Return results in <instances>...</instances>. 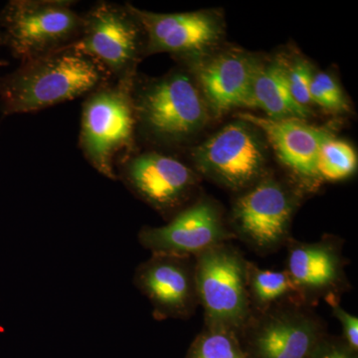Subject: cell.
I'll return each instance as SVG.
<instances>
[{"mask_svg": "<svg viewBox=\"0 0 358 358\" xmlns=\"http://www.w3.org/2000/svg\"><path fill=\"white\" fill-rule=\"evenodd\" d=\"M107 70L76 45L21 62L0 78L4 115L38 112L75 100L112 82Z\"/></svg>", "mask_w": 358, "mask_h": 358, "instance_id": "cell-1", "label": "cell"}, {"mask_svg": "<svg viewBox=\"0 0 358 358\" xmlns=\"http://www.w3.org/2000/svg\"><path fill=\"white\" fill-rule=\"evenodd\" d=\"M131 96L136 134L157 147L186 145L213 117L199 84L185 66L157 78L136 74Z\"/></svg>", "mask_w": 358, "mask_h": 358, "instance_id": "cell-2", "label": "cell"}, {"mask_svg": "<svg viewBox=\"0 0 358 358\" xmlns=\"http://www.w3.org/2000/svg\"><path fill=\"white\" fill-rule=\"evenodd\" d=\"M305 196L288 178L268 171L233 200L227 222L234 239L258 255L279 251L292 238V223Z\"/></svg>", "mask_w": 358, "mask_h": 358, "instance_id": "cell-3", "label": "cell"}, {"mask_svg": "<svg viewBox=\"0 0 358 358\" xmlns=\"http://www.w3.org/2000/svg\"><path fill=\"white\" fill-rule=\"evenodd\" d=\"M133 83L112 81L85 96L79 148L90 166L117 180V164L136 150Z\"/></svg>", "mask_w": 358, "mask_h": 358, "instance_id": "cell-4", "label": "cell"}, {"mask_svg": "<svg viewBox=\"0 0 358 358\" xmlns=\"http://www.w3.org/2000/svg\"><path fill=\"white\" fill-rule=\"evenodd\" d=\"M67 0H11L0 11L4 46L20 62L76 43L83 14Z\"/></svg>", "mask_w": 358, "mask_h": 358, "instance_id": "cell-5", "label": "cell"}, {"mask_svg": "<svg viewBox=\"0 0 358 358\" xmlns=\"http://www.w3.org/2000/svg\"><path fill=\"white\" fill-rule=\"evenodd\" d=\"M247 265L231 242L216 245L194 258L195 282L205 326L223 327L239 334L252 310L247 293Z\"/></svg>", "mask_w": 358, "mask_h": 358, "instance_id": "cell-6", "label": "cell"}, {"mask_svg": "<svg viewBox=\"0 0 358 358\" xmlns=\"http://www.w3.org/2000/svg\"><path fill=\"white\" fill-rule=\"evenodd\" d=\"M75 45L119 83H133L138 62L145 57V31L129 3L94 4L83 14V30Z\"/></svg>", "mask_w": 358, "mask_h": 358, "instance_id": "cell-7", "label": "cell"}, {"mask_svg": "<svg viewBox=\"0 0 358 358\" xmlns=\"http://www.w3.org/2000/svg\"><path fill=\"white\" fill-rule=\"evenodd\" d=\"M267 145L255 126L237 117L193 148L192 167L237 194L268 173Z\"/></svg>", "mask_w": 358, "mask_h": 358, "instance_id": "cell-8", "label": "cell"}, {"mask_svg": "<svg viewBox=\"0 0 358 358\" xmlns=\"http://www.w3.org/2000/svg\"><path fill=\"white\" fill-rule=\"evenodd\" d=\"M327 334L313 308L289 301L252 313L238 338L247 358H310Z\"/></svg>", "mask_w": 358, "mask_h": 358, "instance_id": "cell-9", "label": "cell"}, {"mask_svg": "<svg viewBox=\"0 0 358 358\" xmlns=\"http://www.w3.org/2000/svg\"><path fill=\"white\" fill-rule=\"evenodd\" d=\"M117 180L169 220L199 196L200 176L192 166L159 150L127 155L117 164Z\"/></svg>", "mask_w": 358, "mask_h": 358, "instance_id": "cell-10", "label": "cell"}, {"mask_svg": "<svg viewBox=\"0 0 358 358\" xmlns=\"http://www.w3.org/2000/svg\"><path fill=\"white\" fill-rule=\"evenodd\" d=\"M133 9L145 31V56L169 53L185 64L215 51L225 35L218 10L155 13Z\"/></svg>", "mask_w": 358, "mask_h": 358, "instance_id": "cell-11", "label": "cell"}, {"mask_svg": "<svg viewBox=\"0 0 358 358\" xmlns=\"http://www.w3.org/2000/svg\"><path fill=\"white\" fill-rule=\"evenodd\" d=\"M138 239L152 254L195 258L216 245L232 242L234 236L221 205L208 195L199 194L164 225L141 228Z\"/></svg>", "mask_w": 358, "mask_h": 358, "instance_id": "cell-12", "label": "cell"}, {"mask_svg": "<svg viewBox=\"0 0 358 358\" xmlns=\"http://www.w3.org/2000/svg\"><path fill=\"white\" fill-rule=\"evenodd\" d=\"M286 247L285 271L301 303L315 308L322 300H341L352 288L341 238L324 235L317 242H301L291 238Z\"/></svg>", "mask_w": 358, "mask_h": 358, "instance_id": "cell-13", "label": "cell"}, {"mask_svg": "<svg viewBox=\"0 0 358 358\" xmlns=\"http://www.w3.org/2000/svg\"><path fill=\"white\" fill-rule=\"evenodd\" d=\"M236 117L262 133L289 180L307 195L319 189L322 182L317 173V157L322 143L334 136L331 129L303 120H272L250 113H238Z\"/></svg>", "mask_w": 358, "mask_h": 358, "instance_id": "cell-14", "label": "cell"}, {"mask_svg": "<svg viewBox=\"0 0 358 358\" xmlns=\"http://www.w3.org/2000/svg\"><path fill=\"white\" fill-rule=\"evenodd\" d=\"M133 282L157 320H189L199 306L192 257L152 253L136 267Z\"/></svg>", "mask_w": 358, "mask_h": 358, "instance_id": "cell-15", "label": "cell"}, {"mask_svg": "<svg viewBox=\"0 0 358 358\" xmlns=\"http://www.w3.org/2000/svg\"><path fill=\"white\" fill-rule=\"evenodd\" d=\"M259 58L238 48H221L204 57L185 63L192 72L212 117L231 110L252 109V85Z\"/></svg>", "mask_w": 358, "mask_h": 358, "instance_id": "cell-16", "label": "cell"}, {"mask_svg": "<svg viewBox=\"0 0 358 358\" xmlns=\"http://www.w3.org/2000/svg\"><path fill=\"white\" fill-rule=\"evenodd\" d=\"M252 109L262 110L268 119L307 121L312 110L296 103L289 92L284 55L260 60L252 85Z\"/></svg>", "mask_w": 358, "mask_h": 358, "instance_id": "cell-17", "label": "cell"}, {"mask_svg": "<svg viewBox=\"0 0 358 358\" xmlns=\"http://www.w3.org/2000/svg\"><path fill=\"white\" fill-rule=\"evenodd\" d=\"M247 293L252 313L266 312L285 301H300L286 271L263 270L251 261L247 265Z\"/></svg>", "mask_w": 358, "mask_h": 358, "instance_id": "cell-18", "label": "cell"}, {"mask_svg": "<svg viewBox=\"0 0 358 358\" xmlns=\"http://www.w3.org/2000/svg\"><path fill=\"white\" fill-rule=\"evenodd\" d=\"M357 154L348 141L329 136L320 147L317 173L322 182L348 180L357 173Z\"/></svg>", "mask_w": 358, "mask_h": 358, "instance_id": "cell-19", "label": "cell"}, {"mask_svg": "<svg viewBox=\"0 0 358 358\" xmlns=\"http://www.w3.org/2000/svg\"><path fill=\"white\" fill-rule=\"evenodd\" d=\"M185 358H247L236 334L223 327L205 326Z\"/></svg>", "mask_w": 358, "mask_h": 358, "instance_id": "cell-20", "label": "cell"}, {"mask_svg": "<svg viewBox=\"0 0 358 358\" xmlns=\"http://www.w3.org/2000/svg\"><path fill=\"white\" fill-rule=\"evenodd\" d=\"M310 96L313 105L319 106L331 114L350 112V106L345 92L331 73L315 71L310 82Z\"/></svg>", "mask_w": 358, "mask_h": 358, "instance_id": "cell-21", "label": "cell"}, {"mask_svg": "<svg viewBox=\"0 0 358 358\" xmlns=\"http://www.w3.org/2000/svg\"><path fill=\"white\" fill-rule=\"evenodd\" d=\"M284 58L287 82L292 96L301 107L312 110L310 86L315 72V67L307 58L299 54L294 56L284 55Z\"/></svg>", "mask_w": 358, "mask_h": 358, "instance_id": "cell-22", "label": "cell"}, {"mask_svg": "<svg viewBox=\"0 0 358 358\" xmlns=\"http://www.w3.org/2000/svg\"><path fill=\"white\" fill-rule=\"evenodd\" d=\"M327 303L331 307L334 317L341 324V329H343L341 338L352 350L358 352L357 317H355L352 313H348L341 307V300L338 299H331L327 301Z\"/></svg>", "mask_w": 358, "mask_h": 358, "instance_id": "cell-23", "label": "cell"}, {"mask_svg": "<svg viewBox=\"0 0 358 358\" xmlns=\"http://www.w3.org/2000/svg\"><path fill=\"white\" fill-rule=\"evenodd\" d=\"M310 358H358V352L346 345L341 336L327 333L315 346Z\"/></svg>", "mask_w": 358, "mask_h": 358, "instance_id": "cell-24", "label": "cell"}, {"mask_svg": "<svg viewBox=\"0 0 358 358\" xmlns=\"http://www.w3.org/2000/svg\"><path fill=\"white\" fill-rule=\"evenodd\" d=\"M0 46H4L3 34H2L1 31H0Z\"/></svg>", "mask_w": 358, "mask_h": 358, "instance_id": "cell-25", "label": "cell"}, {"mask_svg": "<svg viewBox=\"0 0 358 358\" xmlns=\"http://www.w3.org/2000/svg\"><path fill=\"white\" fill-rule=\"evenodd\" d=\"M7 64H8V63H7L6 61L0 60V67H3V66H6Z\"/></svg>", "mask_w": 358, "mask_h": 358, "instance_id": "cell-26", "label": "cell"}]
</instances>
